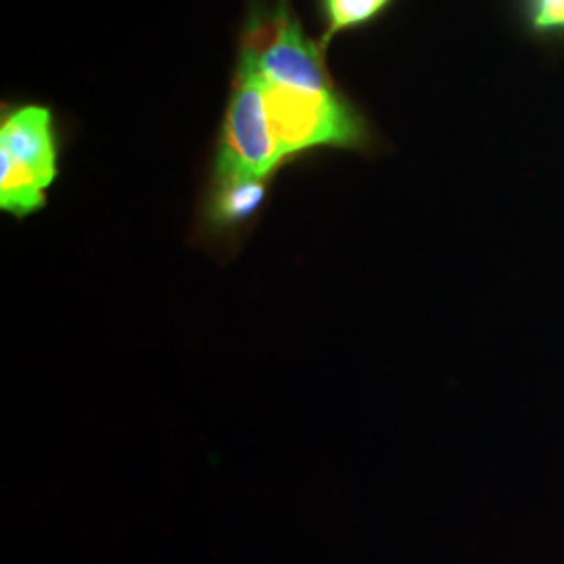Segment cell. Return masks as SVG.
Returning <instances> with one entry per match:
<instances>
[{
    "label": "cell",
    "instance_id": "obj_2",
    "mask_svg": "<svg viewBox=\"0 0 564 564\" xmlns=\"http://www.w3.org/2000/svg\"><path fill=\"white\" fill-rule=\"evenodd\" d=\"M263 101L282 163L303 151L360 149L366 142L362 118L337 88L314 90L263 80Z\"/></svg>",
    "mask_w": 564,
    "mask_h": 564
},
{
    "label": "cell",
    "instance_id": "obj_1",
    "mask_svg": "<svg viewBox=\"0 0 564 564\" xmlns=\"http://www.w3.org/2000/svg\"><path fill=\"white\" fill-rule=\"evenodd\" d=\"M59 176V141L48 107L21 105L0 121V209L23 220L46 205Z\"/></svg>",
    "mask_w": 564,
    "mask_h": 564
},
{
    "label": "cell",
    "instance_id": "obj_3",
    "mask_svg": "<svg viewBox=\"0 0 564 564\" xmlns=\"http://www.w3.org/2000/svg\"><path fill=\"white\" fill-rule=\"evenodd\" d=\"M241 59L253 65L263 80L284 86L326 90L335 88L326 69L323 46L310 41L302 23L282 0L272 11L256 13L245 30Z\"/></svg>",
    "mask_w": 564,
    "mask_h": 564
},
{
    "label": "cell",
    "instance_id": "obj_5",
    "mask_svg": "<svg viewBox=\"0 0 564 564\" xmlns=\"http://www.w3.org/2000/svg\"><path fill=\"white\" fill-rule=\"evenodd\" d=\"M263 178H214L207 218L220 230L237 228L256 216L265 197Z\"/></svg>",
    "mask_w": 564,
    "mask_h": 564
},
{
    "label": "cell",
    "instance_id": "obj_6",
    "mask_svg": "<svg viewBox=\"0 0 564 564\" xmlns=\"http://www.w3.org/2000/svg\"><path fill=\"white\" fill-rule=\"evenodd\" d=\"M389 2L391 0H324L326 30L321 42L323 51H326V46L337 34L354 30L381 15Z\"/></svg>",
    "mask_w": 564,
    "mask_h": 564
},
{
    "label": "cell",
    "instance_id": "obj_4",
    "mask_svg": "<svg viewBox=\"0 0 564 564\" xmlns=\"http://www.w3.org/2000/svg\"><path fill=\"white\" fill-rule=\"evenodd\" d=\"M281 165L265 116L262 76L253 65L241 59L224 118L214 178L270 181Z\"/></svg>",
    "mask_w": 564,
    "mask_h": 564
},
{
    "label": "cell",
    "instance_id": "obj_7",
    "mask_svg": "<svg viewBox=\"0 0 564 564\" xmlns=\"http://www.w3.org/2000/svg\"><path fill=\"white\" fill-rule=\"evenodd\" d=\"M529 13L538 32L564 30V0H529Z\"/></svg>",
    "mask_w": 564,
    "mask_h": 564
}]
</instances>
